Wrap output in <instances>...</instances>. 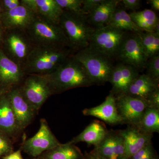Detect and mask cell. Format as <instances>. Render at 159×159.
Returning a JSON list of instances; mask_svg holds the SVG:
<instances>
[{
	"label": "cell",
	"mask_w": 159,
	"mask_h": 159,
	"mask_svg": "<svg viewBox=\"0 0 159 159\" xmlns=\"http://www.w3.org/2000/svg\"><path fill=\"white\" fill-rule=\"evenodd\" d=\"M74 54L65 46L34 45L23 69L26 75L51 74Z\"/></svg>",
	"instance_id": "cell-1"
},
{
	"label": "cell",
	"mask_w": 159,
	"mask_h": 159,
	"mask_svg": "<svg viewBox=\"0 0 159 159\" xmlns=\"http://www.w3.org/2000/svg\"><path fill=\"white\" fill-rule=\"evenodd\" d=\"M52 94L94 85L82 64L72 55L51 74L44 75Z\"/></svg>",
	"instance_id": "cell-2"
},
{
	"label": "cell",
	"mask_w": 159,
	"mask_h": 159,
	"mask_svg": "<svg viewBox=\"0 0 159 159\" xmlns=\"http://www.w3.org/2000/svg\"><path fill=\"white\" fill-rule=\"evenodd\" d=\"M59 25L68 40L74 53L88 47L95 28L86 16L63 10Z\"/></svg>",
	"instance_id": "cell-3"
},
{
	"label": "cell",
	"mask_w": 159,
	"mask_h": 159,
	"mask_svg": "<svg viewBox=\"0 0 159 159\" xmlns=\"http://www.w3.org/2000/svg\"><path fill=\"white\" fill-rule=\"evenodd\" d=\"M73 55L84 66L94 84L104 85L109 82L114 67L112 59L90 46Z\"/></svg>",
	"instance_id": "cell-4"
},
{
	"label": "cell",
	"mask_w": 159,
	"mask_h": 159,
	"mask_svg": "<svg viewBox=\"0 0 159 159\" xmlns=\"http://www.w3.org/2000/svg\"><path fill=\"white\" fill-rule=\"evenodd\" d=\"M25 32L34 45H54L70 48L68 40L59 25L35 15Z\"/></svg>",
	"instance_id": "cell-5"
},
{
	"label": "cell",
	"mask_w": 159,
	"mask_h": 159,
	"mask_svg": "<svg viewBox=\"0 0 159 159\" xmlns=\"http://www.w3.org/2000/svg\"><path fill=\"white\" fill-rule=\"evenodd\" d=\"M127 33L108 25L96 28L89 46L111 59L116 58Z\"/></svg>",
	"instance_id": "cell-6"
},
{
	"label": "cell",
	"mask_w": 159,
	"mask_h": 159,
	"mask_svg": "<svg viewBox=\"0 0 159 159\" xmlns=\"http://www.w3.org/2000/svg\"><path fill=\"white\" fill-rule=\"evenodd\" d=\"M2 45L6 56L22 68L34 46L25 31L20 30L5 31Z\"/></svg>",
	"instance_id": "cell-7"
},
{
	"label": "cell",
	"mask_w": 159,
	"mask_h": 159,
	"mask_svg": "<svg viewBox=\"0 0 159 159\" xmlns=\"http://www.w3.org/2000/svg\"><path fill=\"white\" fill-rule=\"evenodd\" d=\"M116 58L139 72L145 70L148 59L142 47L139 32L127 33Z\"/></svg>",
	"instance_id": "cell-8"
},
{
	"label": "cell",
	"mask_w": 159,
	"mask_h": 159,
	"mask_svg": "<svg viewBox=\"0 0 159 159\" xmlns=\"http://www.w3.org/2000/svg\"><path fill=\"white\" fill-rule=\"evenodd\" d=\"M19 86L22 93L35 111H37L52 94L44 75H28Z\"/></svg>",
	"instance_id": "cell-9"
},
{
	"label": "cell",
	"mask_w": 159,
	"mask_h": 159,
	"mask_svg": "<svg viewBox=\"0 0 159 159\" xmlns=\"http://www.w3.org/2000/svg\"><path fill=\"white\" fill-rule=\"evenodd\" d=\"M60 144L49 128L47 121L42 119L40 121L39 130L34 136L24 142L22 149L29 155L36 158Z\"/></svg>",
	"instance_id": "cell-10"
},
{
	"label": "cell",
	"mask_w": 159,
	"mask_h": 159,
	"mask_svg": "<svg viewBox=\"0 0 159 159\" xmlns=\"http://www.w3.org/2000/svg\"><path fill=\"white\" fill-rule=\"evenodd\" d=\"M116 97L117 111L123 124L137 126L148 107V102L127 94Z\"/></svg>",
	"instance_id": "cell-11"
},
{
	"label": "cell",
	"mask_w": 159,
	"mask_h": 159,
	"mask_svg": "<svg viewBox=\"0 0 159 159\" xmlns=\"http://www.w3.org/2000/svg\"><path fill=\"white\" fill-rule=\"evenodd\" d=\"M92 151L102 159H125V145L119 131L109 130L105 138Z\"/></svg>",
	"instance_id": "cell-12"
},
{
	"label": "cell",
	"mask_w": 159,
	"mask_h": 159,
	"mask_svg": "<svg viewBox=\"0 0 159 159\" xmlns=\"http://www.w3.org/2000/svg\"><path fill=\"white\" fill-rule=\"evenodd\" d=\"M26 76L23 68L9 59L0 48V87L10 90L22 83Z\"/></svg>",
	"instance_id": "cell-13"
},
{
	"label": "cell",
	"mask_w": 159,
	"mask_h": 159,
	"mask_svg": "<svg viewBox=\"0 0 159 159\" xmlns=\"http://www.w3.org/2000/svg\"><path fill=\"white\" fill-rule=\"evenodd\" d=\"M139 73L134 68L121 63L114 66L109 81L112 86L110 93L115 97L126 94Z\"/></svg>",
	"instance_id": "cell-14"
},
{
	"label": "cell",
	"mask_w": 159,
	"mask_h": 159,
	"mask_svg": "<svg viewBox=\"0 0 159 159\" xmlns=\"http://www.w3.org/2000/svg\"><path fill=\"white\" fill-rule=\"evenodd\" d=\"M7 95L19 126L22 129L31 123L36 111L24 97L19 87L11 89Z\"/></svg>",
	"instance_id": "cell-15"
},
{
	"label": "cell",
	"mask_w": 159,
	"mask_h": 159,
	"mask_svg": "<svg viewBox=\"0 0 159 159\" xmlns=\"http://www.w3.org/2000/svg\"><path fill=\"white\" fill-rule=\"evenodd\" d=\"M35 16L31 9L21 4L15 9L2 12L1 22L5 31H25Z\"/></svg>",
	"instance_id": "cell-16"
},
{
	"label": "cell",
	"mask_w": 159,
	"mask_h": 159,
	"mask_svg": "<svg viewBox=\"0 0 159 159\" xmlns=\"http://www.w3.org/2000/svg\"><path fill=\"white\" fill-rule=\"evenodd\" d=\"M83 114L96 117L110 125L123 124L117 111L116 97L110 93L102 103L95 107L84 109Z\"/></svg>",
	"instance_id": "cell-17"
},
{
	"label": "cell",
	"mask_w": 159,
	"mask_h": 159,
	"mask_svg": "<svg viewBox=\"0 0 159 159\" xmlns=\"http://www.w3.org/2000/svg\"><path fill=\"white\" fill-rule=\"evenodd\" d=\"M124 141L125 159H128L145 145L151 142L153 134L145 133L137 126L128 125L127 128L119 130Z\"/></svg>",
	"instance_id": "cell-18"
},
{
	"label": "cell",
	"mask_w": 159,
	"mask_h": 159,
	"mask_svg": "<svg viewBox=\"0 0 159 159\" xmlns=\"http://www.w3.org/2000/svg\"><path fill=\"white\" fill-rule=\"evenodd\" d=\"M22 5L31 9L39 17L59 25L63 10L55 0H20Z\"/></svg>",
	"instance_id": "cell-19"
},
{
	"label": "cell",
	"mask_w": 159,
	"mask_h": 159,
	"mask_svg": "<svg viewBox=\"0 0 159 159\" xmlns=\"http://www.w3.org/2000/svg\"><path fill=\"white\" fill-rule=\"evenodd\" d=\"M108 131L104 123L99 120H94L69 143L74 145L79 142H85L95 147L102 142Z\"/></svg>",
	"instance_id": "cell-20"
},
{
	"label": "cell",
	"mask_w": 159,
	"mask_h": 159,
	"mask_svg": "<svg viewBox=\"0 0 159 159\" xmlns=\"http://www.w3.org/2000/svg\"><path fill=\"white\" fill-rule=\"evenodd\" d=\"M7 93L0 97V131L9 136L20 130Z\"/></svg>",
	"instance_id": "cell-21"
},
{
	"label": "cell",
	"mask_w": 159,
	"mask_h": 159,
	"mask_svg": "<svg viewBox=\"0 0 159 159\" xmlns=\"http://www.w3.org/2000/svg\"><path fill=\"white\" fill-rule=\"evenodd\" d=\"M159 89V81L151 78L147 74H140L132 83L126 94L147 102L151 95Z\"/></svg>",
	"instance_id": "cell-22"
},
{
	"label": "cell",
	"mask_w": 159,
	"mask_h": 159,
	"mask_svg": "<svg viewBox=\"0 0 159 159\" xmlns=\"http://www.w3.org/2000/svg\"><path fill=\"white\" fill-rule=\"evenodd\" d=\"M121 2L119 0H103L87 16L90 24L95 29L107 25Z\"/></svg>",
	"instance_id": "cell-23"
},
{
	"label": "cell",
	"mask_w": 159,
	"mask_h": 159,
	"mask_svg": "<svg viewBox=\"0 0 159 159\" xmlns=\"http://www.w3.org/2000/svg\"><path fill=\"white\" fill-rule=\"evenodd\" d=\"M83 154L79 148L74 144H60L57 147L44 152L42 159H83Z\"/></svg>",
	"instance_id": "cell-24"
},
{
	"label": "cell",
	"mask_w": 159,
	"mask_h": 159,
	"mask_svg": "<svg viewBox=\"0 0 159 159\" xmlns=\"http://www.w3.org/2000/svg\"><path fill=\"white\" fill-rule=\"evenodd\" d=\"M107 25L126 32L143 31L134 22L125 9L118 7L113 13Z\"/></svg>",
	"instance_id": "cell-25"
},
{
	"label": "cell",
	"mask_w": 159,
	"mask_h": 159,
	"mask_svg": "<svg viewBox=\"0 0 159 159\" xmlns=\"http://www.w3.org/2000/svg\"><path fill=\"white\" fill-rule=\"evenodd\" d=\"M129 14L134 22L143 31L154 32L155 26L159 21L157 16L151 9L133 11Z\"/></svg>",
	"instance_id": "cell-26"
},
{
	"label": "cell",
	"mask_w": 159,
	"mask_h": 159,
	"mask_svg": "<svg viewBox=\"0 0 159 159\" xmlns=\"http://www.w3.org/2000/svg\"><path fill=\"white\" fill-rule=\"evenodd\" d=\"M137 127L145 133H159V109L148 107Z\"/></svg>",
	"instance_id": "cell-27"
},
{
	"label": "cell",
	"mask_w": 159,
	"mask_h": 159,
	"mask_svg": "<svg viewBox=\"0 0 159 159\" xmlns=\"http://www.w3.org/2000/svg\"><path fill=\"white\" fill-rule=\"evenodd\" d=\"M142 47L148 59L159 54V34L154 32H139Z\"/></svg>",
	"instance_id": "cell-28"
},
{
	"label": "cell",
	"mask_w": 159,
	"mask_h": 159,
	"mask_svg": "<svg viewBox=\"0 0 159 159\" xmlns=\"http://www.w3.org/2000/svg\"><path fill=\"white\" fill-rule=\"evenodd\" d=\"M55 1L63 10L83 14L81 8L83 0H55Z\"/></svg>",
	"instance_id": "cell-29"
},
{
	"label": "cell",
	"mask_w": 159,
	"mask_h": 159,
	"mask_svg": "<svg viewBox=\"0 0 159 159\" xmlns=\"http://www.w3.org/2000/svg\"><path fill=\"white\" fill-rule=\"evenodd\" d=\"M146 74L155 80L159 81V54L150 57L146 64Z\"/></svg>",
	"instance_id": "cell-30"
},
{
	"label": "cell",
	"mask_w": 159,
	"mask_h": 159,
	"mask_svg": "<svg viewBox=\"0 0 159 159\" xmlns=\"http://www.w3.org/2000/svg\"><path fill=\"white\" fill-rule=\"evenodd\" d=\"M8 135L0 131V157H5L13 152V146Z\"/></svg>",
	"instance_id": "cell-31"
},
{
	"label": "cell",
	"mask_w": 159,
	"mask_h": 159,
	"mask_svg": "<svg viewBox=\"0 0 159 159\" xmlns=\"http://www.w3.org/2000/svg\"><path fill=\"white\" fill-rule=\"evenodd\" d=\"M103 0H83L81 12L84 15L88 16Z\"/></svg>",
	"instance_id": "cell-32"
},
{
	"label": "cell",
	"mask_w": 159,
	"mask_h": 159,
	"mask_svg": "<svg viewBox=\"0 0 159 159\" xmlns=\"http://www.w3.org/2000/svg\"><path fill=\"white\" fill-rule=\"evenodd\" d=\"M2 12L10 11L21 4L20 0H3L0 1Z\"/></svg>",
	"instance_id": "cell-33"
},
{
	"label": "cell",
	"mask_w": 159,
	"mask_h": 159,
	"mask_svg": "<svg viewBox=\"0 0 159 159\" xmlns=\"http://www.w3.org/2000/svg\"><path fill=\"white\" fill-rule=\"evenodd\" d=\"M125 8L136 11L140 8L142 1L140 0H122L121 1Z\"/></svg>",
	"instance_id": "cell-34"
},
{
	"label": "cell",
	"mask_w": 159,
	"mask_h": 159,
	"mask_svg": "<svg viewBox=\"0 0 159 159\" xmlns=\"http://www.w3.org/2000/svg\"><path fill=\"white\" fill-rule=\"evenodd\" d=\"M148 107L159 109V89L156 91L147 99Z\"/></svg>",
	"instance_id": "cell-35"
},
{
	"label": "cell",
	"mask_w": 159,
	"mask_h": 159,
	"mask_svg": "<svg viewBox=\"0 0 159 159\" xmlns=\"http://www.w3.org/2000/svg\"><path fill=\"white\" fill-rule=\"evenodd\" d=\"M3 159H23V158L21 153L20 150H18L4 157Z\"/></svg>",
	"instance_id": "cell-36"
},
{
	"label": "cell",
	"mask_w": 159,
	"mask_h": 159,
	"mask_svg": "<svg viewBox=\"0 0 159 159\" xmlns=\"http://www.w3.org/2000/svg\"><path fill=\"white\" fill-rule=\"evenodd\" d=\"M83 159H102L98 157L97 155L94 153L93 152L91 151L90 152H85L84 154Z\"/></svg>",
	"instance_id": "cell-37"
},
{
	"label": "cell",
	"mask_w": 159,
	"mask_h": 159,
	"mask_svg": "<svg viewBox=\"0 0 159 159\" xmlns=\"http://www.w3.org/2000/svg\"><path fill=\"white\" fill-rule=\"evenodd\" d=\"M147 2L150 4L152 8L156 11L159 10V0H148Z\"/></svg>",
	"instance_id": "cell-38"
},
{
	"label": "cell",
	"mask_w": 159,
	"mask_h": 159,
	"mask_svg": "<svg viewBox=\"0 0 159 159\" xmlns=\"http://www.w3.org/2000/svg\"><path fill=\"white\" fill-rule=\"evenodd\" d=\"M4 33H5V31H4L2 24L0 22V47L2 45V43Z\"/></svg>",
	"instance_id": "cell-39"
},
{
	"label": "cell",
	"mask_w": 159,
	"mask_h": 159,
	"mask_svg": "<svg viewBox=\"0 0 159 159\" xmlns=\"http://www.w3.org/2000/svg\"><path fill=\"white\" fill-rule=\"evenodd\" d=\"M9 90H8L7 89L3 88L0 87V97L2 96L4 94L8 93Z\"/></svg>",
	"instance_id": "cell-40"
},
{
	"label": "cell",
	"mask_w": 159,
	"mask_h": 159,
	"mask_svg": "<svg viewBox=\"0 0 159 159\" xmlns=\"http://www.w3.org/2000/svg\"><path fill=\"white\" fill-rule=\"evenodd\" d=\"M154 32H155L157 34H159V21L157 23L156 25L155 26V28Z\"/></svg>",
	"instance_id": "cell-41"
},
{
	"label": "cell",
	"mask_w": 159,
	"mask_h": 159,
	"mask_svg": "<svg viewBox=\"0 0 159 159\" xmlns=\"http://www.w3.org/2000/svg\"><path fill=\"white\" fill-rule=\"evenodd\" d=\"M2 12V6H1V3H0V22H1V17Z\"/></svg>",
	"instance_id": "cell-42"
},
{
	"label": "cell",
	"mask_w": 159,
	"mask_h": 159,
	"mask_svg": "<svg viewBox=\"0 0 159 159\" xmlns=\"http://www.w3.org/2000/svg\"><path fill=\"white\" fill-rule=\"evenodd\" d=\"M33 159H41L39 157H38V158H37V157L34 158Z\"/></svg>",
	"instance_id": "cell-43"
}]
</instances>
